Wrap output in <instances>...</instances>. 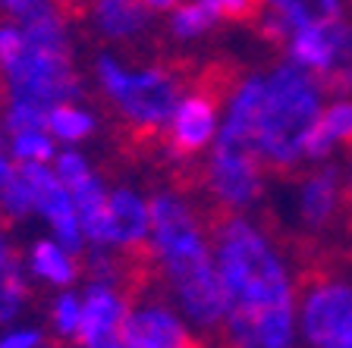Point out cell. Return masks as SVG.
<instances>
[{"instance_id": "obj_1", "label": "cell", "mask_w": 352, "mask_h": 348, "mask_svg": "<svg viewBox=\"0 0 352 348\" xmlns=\"http://www.w3.org/2000/svg\"><path fill=\"white\" fill-rule=\"evenodd\" d=\"M205 226L217 251L223 289V348H293L296 286L261 229L236 211L208 204Z\"/></svg>"}, {"instance_id": "obj_2", "label": "cell", "mask_w": 352, "mask_h": 348, "mask_svg": "<svg viewBox=\"0 0 352 348\" xmlns=\"http://www.w3.org/2000/svg\"><path fill=\"white\" fill-rule=\"evenodd\" d=\"M151 211V235L154 248L161 254L167 283L179 298L183 311L198 327L220 333L223 329V289H220L217 261L208 251L201 235V220L189 207L179 192H157L148 201Z\"/></svg>"}, {"instance_id": "obj_3", "label": "cell", "mask_w": 352, "mask_h": 348, "mask_svg": "<svg viewBox=\"0 0 352 348\" xmlns=\"http://www.w3.org/2000/svg\"><path fill=\"white\" fill-rule=\"evenodd\" d=\"M10 97L44 110L82 97L66 22L54 10L22 22V29L0 25V101Z\"/></svg>"}, {"instance_id": "obj_4", "label": "cell", "mask_w": 352, "mask_h": 348, "mask_svg": "<svg viewBox=\"0 0 352 348\" xmlns=\"http://www.w3.org/2000/svg\"><path fill=\"white\" fill-rule=\"evenodd\" d=\"M324 88L299 63H280L264 85L258 116V157L271 173H293L305 157V138L321 113Z\"/></svg>"}, {"instance_id": "obj_5", "label": "cell", "mask_w": 352, "mask_h": 348, "mask_svg": "<svg viewBox=\"0 0 352 348\" xmlns=\"http://www.w3.org/2000/svg\"><path fill=\"white\" fill-rule=\"evenodd\" d=\"M299 320L311 348H352V286L327 276L321 257L299 261Z\"/></svg>"}, {"instance_id": "obj_6", "label": "cell", "mask_w": 352, "mask_h": 348, "mask_svg": "<svg viewBox=\"0 0 352 348\" xmlns=\"http://www.w3.org/2000/svg\"><path fill=\"white\" fill-rule=\"evenodd\" d=\"M264 163L258 151L242 145H227V141H214L211 160L205 163V185L208 198L220 207L242 211L261 198L264 189Z\"/></svg>"}, {"instance_id": "obj_7", "label": "cell", "mask_w": 352, "mask_h": 348, "mask_svg": "<svg viewBox=\"0 0 352 348\" xmlns=\"http://www.w3.org/2000/svg\"><path fill=\"white\" fill-rule=\"evenodd\" d=\"M57 163V176L63 179V185L69 189L76 204V213H79L82 223V235L95 242V245H110V220H107V195H104V185L91 170H88L85 157L76 151H57L54 157Z\"/></svg>"}, {"instance_id": "obj_8", "label": "cell", "mask_w": 352, "mask_h": 348, "mask_svg": "<svg viewBox=\"0 0 352 348\" xmlns=\"http://www.w3.org/2000/svg\"><path fill=\"white\" fill-rule=\"evenodd\" d=\"M19 170L25 176L35 198V211L44 213V220L54 226L57 239L63 248H69L73 254L82 251V223L79 213H76V204L69 189L63 185L60 176H54L51 170H44L41 163H29V160H19Z\"/></svg>"}, {"instance_id": "obj_9", "label": "cell", "mask_w": 352, "mask_h": 348, "mask_svg": "<svg viewBox=\"0 0 352 348\" xmlns=\"http://www.w3.org/2000/svg\"><path fill=\"white\" fill-rule=\"evenodd\" d=\"M132 314V305L110 286L95 283L85 292L82 301V323L79 339L82 348H126V320Z\"/></svg>"}, {"instance_id": "obj_10", "label": "cell", "mask_w": 352, "mask_h": 348, "mask_svg": "<svg viewBox=\"0 0 352 348\" xmlns=\"http://www.w3.org/2000/svg\"><path fill=\"white\" fill-rule=\"evenodd\" d=\"M343 211V176L337 167H327L308 173L299 189V217L308 229L327 232L340 226Z\"/></svg>"}, {"instance_id": "obj_11", "label": "cell", "mask_w": 352, "mask_h": 348, "mask_svg": "<svg viewBox=\"0 0 352 348\" xmlns=\"http://www.w3.org/2000/svg\"><path fill=\"white\" fill-rule=\"evenodd\" d=\"M148 19H151V13L142 0H91V16H88L98 35L123 44L145 35Z\"/></svg>"}, {"instance_id": "obj_12", "label": "cell", "mask_w": 352, "mask_h": 348, "mask_svg": "<svg viewBox=\"0 0 352 348\" xmlns=\"http://www.w3.org/2000/svg\"><path fill=\"white\" fill-rule=\"evenodd\" d=\"M333 148H346L352 151V101L340 97L337 104H330L321 110L305 138V157L308 160H327Z\"/></svg>"}, {"instance_id": "obj_13", "label": "cell", "mask_w": 352, "mask_h": 348, "mask_svg": "<svg viewBox=\"0 0 352 348\" xmlns=\"http://www.w3.org/2000/svg\"><path fill=\"white\" fill-rule=\"evenodd\" d=\"M107 220H110V245H132L148 239L151 211L135 192L117 189L107 195Z\"/></svg>"}, {"instance_id": "obj_14", "label": "cell", "mask_w": 352, "mask_h": 348, "mask_svg": "<svg viewBox=\"0 0 352 348\" xmlns=\"http://www.w3.org/2000/svg\"><path fill=\"white\" fill-rule=\"evenodd\" d=\"M267 10L283 22L289 32L321 29L343 19L340 0H267Z\"/></svg>"}, {"instance_id": "obj_15", "label": "cell", "mask_w": 352, "mask_h": 348, "mask_svg": "<svg viewBox=\"0 0 352 348\" xmlns=\"http://www.w3.org/2000/svg\"><path fill=\"white\" fill-rule=\"evenodd\" d=\"M25 276H22V257L3 235H0V323L19 314V308L25 305Z\"/></svg>"}, {"instance_id": "obj_16", "label": "cell", "mask_w": 352, "mask_h": 348, "mask_svg": "<svg viewBox=\"0 0 352 348\" xmlns=\"http://www.w3.org/2000/svg\"><path fill=\"white\" fill-rule=\"evenodd\" d=\"M79 270V254H73L69 248L57 245V242H35V248H32V273L44 283L69 286L76 283Z\"/></svg>"}, {"instance_id": "obj_17", "label": "cell", "mask_w": 352, "mask_h": 348, "mask_svg": "<svg viewBox=\"0 0 352 348\" xmlns=\"http://www.w3.org/2000/svg\"><path fill=\"white\" fill-rule=\"evenodd\" d=\"M211 10L214 22L242 25V29L258 32V25L267 16V0H201Z\"/></svg>"}, {"instance_id": "obj_18", "label": "cell", "mask_w": 352, "mask_h": 348, "mask_svg": "<svg viewBox=\"0 0 352 348\" xmlns=\"http://www.w3.org/2000/svg\"><path fill=\"white\" fill-rule=\"evenodd\" d=\"M47 129L63 141H82L95 132V116L73 107V104H57L47 110Z\"/></svg>"}, {"instance_id": "obj_19", "label": "cell", "mask_w": 352, "mask_h": 348, "mask_svg": "<svg viewBox=\"0 0 352 348\" xmlns=\"http://www.w3.org/2000/svg\"><path fill=\"white\" fill-rule=\"evenodd\" d=\"M214 25L211 10L201 3V0H192V3H179L170 16V35L179 38V41H189V38H201L208 29Z\"/></svg>"}, {"instance_id": "obj_20", "label": "cell", "mask_w": 352, "mask_h": 348, "mask_svg": "<svg viewBox=\"0 0 352 348\" xmlns=\"http://www.w3.org/2000/svg\"><path fill=\"white\" fill-rule=\"evenodd\" d=\"M13 154L29 163H47L57 157V148L44 132H16L13 135Z\"/></svg>"}, {"instance_id": "obj_21", "label": "cell", "mask_w": 352, "mask_h": 348, "mask_svg": "<svg viewBox=\"0 0 352 348\" xmlns=\"http://www.w3.org/2000/svg\"><path fill=\"white\" fill-rule=\"evenodd\" d=\"M54 327H57L60 336H66V339H76V333H79V323H82V301L76 295H60L57 301H54Z\"/></svg>"}, {"instance_id": "obj_22", "label": "cell", "mask_w": 352, "mask_h": 348, "mask_svg": "<svg viewBox=\"0 0 352 348\" xmlns=\"http://www.w3.org/2000/svg\"><path fill=\"white\" fill-rule=\"evenodd\" d=\"M44 336L38 329H19V333H10L0 339V348H41Z\"/></svg>"}, {"instance_id": "obj_23", "label": "cell", "mask_w": 352, "mask_h": 348, "mask_svg": "<svg viewBox=\"0 0 352 348\" xmlns=\"http://www.w3.org/2000/svg\"><path fill=\"white\" fill-rule=\"evenodd\" d=\"M148 10H170V7H176L179 0H142Z\"/></svg>"}, {"instance_id": "obj_24", "label": "cell", "mask_w": 352, "mask_h": 348, "mask_svg": "<svg viewBox=\"0 0 352 348\" xmlns=\"http://www.w3.org/2000/svg\"><path fill=\"white\" fill-rule=\"evenodd\" d=\"M41 348H69L63 339H47V342H41Z\"/></svg>"}, {"instance_id": "obj_25", "label": "cell", "mask_w": 352, "mask_h": 348, "mask_svg": "<svg viewBox=\"0 0 352 348\" xmlns=\"http://www.w3.org/2000/svg\"><path fill=\"white\" fill-rule=\"evenodd\" d=\"M10 223V213L3 211V204H0V226H7Z\"/></svg>"}, {"instance_id": "obj_26", "label": "cell", "mask_w": 352, "mask_h": 348, "mask_svg": "<svg viewBox=\"0 0 352 348\" xmlns=\"http://www.w3.org/2000/svg\"><path fill=\"white\" fill-rule=\"evenodd\" d=\"M0 145H3V135H0Z\"/></svg>"}]
</instances>
